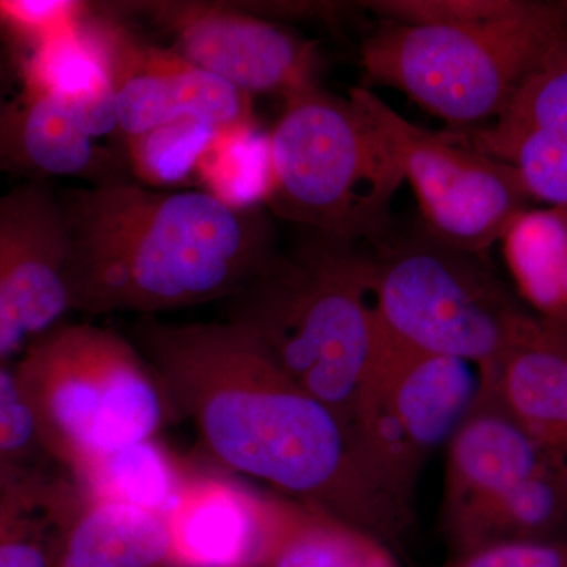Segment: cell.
Listing matches in <instances>:
<instances>
[{
    "mask_svg": "<svg viewBox=\"0 0 567 567\" xmlns=\"http://www.w3.org/2000/svg\"><path fill=\"white\" fill-rule=\"evenodd\" d=\"M128 338L167 410L193 424L224 470L388 546L412 527V496L377 468L350 425L297 385L241 324L137 317Z\"/></svg>",
    "mask_w": 567,
    "mask_h": 567,
    "instance_id": "6da1fadb",
    "label": "cell"
},
{
    "mask_svg": "<svg viewBox=\"0 0 567 567\" xmlns=\"http://www.w3.org/2000/svg\"><path fill=\"white\" fill-rule=\"evenodd\" d=\"M59 196L71 311L148 317L233 298L276 256L260 208L237 210L204 189L118 178Z\"/></svg>",
    "mask_w": 567,
    "mask_h": 567,
    "instance_id": "7a4b0ae2",
    "label": "cell"
},
{
    "mask_svg": "<svg viewBox=\"0 0 567 567\" xmlns=\"http://www.w3.org/2000/svg\"><path fill=\"white\" fill-rule=\"evenodd\" d=\"M229 300L227 319L353 431L354 405L379 339L371 251L309 234Z\"/></svg>",
    "mask_w": 567,
    "mask_h": 567,
    "instance_id": "3957f363",
    "label": "cell"
},
{
    "mask_svg": "<svg viewBox=\"0 0 567 567\" xmlns=\"http://www.w3.org/2000/svg\"><path fill=\"white\" fill-rule=\"evenodd\" d=\"M566 54L567 2L514 0L477 24L382 20L361 44L360 63L369 80L450 125L476 126L494 122L525 81Z\"/></svg>",
    "mask_w": 567,
    "mask_h": 567,
    "instance_id": "277c9868",
    "label": "cell"
},
{
    "mask_svg": "<svg viewBox=\"0 0 567 567\" xmlns=\"http://www.w3.org/2000/svg\"><path fill=\"white\" fill-rule=\"evenodd\" d=\"M270 137L267 205L287 221L341 244L390 234L391 204L405 182L398 153L353 99L319 85L284 96Z\"/></svg>",
    "mask_w": 567,
    "mask_h": 567,
    "instance_id": "5b68a950",
    "label": "cell"
},
{
    "mask_svg": "<svg viewBox=\"0 0 567 567\" xmlns=\"http://www.w3.org/2000/svg\"><path fill=\"white\" fill-rule=\"evenodd\" d=\"M44 453L69 472L87 454L155 439L167 405L128 336L59 323L14 365Z\"/></svg>",
    "mask_w": 567,
    "mask_h": 567,
    "instance_id": "8992f818",
    "label": "cell"
},
{
    "mask_svg": "<svg viewBox=\"0 0 567 567\" xmlns=\"http://www.w3.org/2000/svg\"><path fill=\"white\" fill-rule=\"evenodd\" d=\"M372 297L380 331L420 352L495 374L529 312L483 256L462 251L427 230L372 245Z\"/></svg>",
    "mask_w": 567,
    "mask_h": 567,
    "instance_id": "52a82bcc",
    "label": "cell"
},
{
    "mask_svg": "<svg viewBox=\"0 0 567 567\" xmlns=\"http://www.w3.org/2000/svg\"><path fill=\"white\" fill-rule=\"evenodd\" d=\"M447 443L440 529L450 555L511 540L567 537V472L492 380Z\"/></svg>",
    "mask_w": 567,
    "mask_h": 567,
    "instance_id": "ba28073f",
    "label": "cell"
},
{
    "mask_svg": "<svg viewBox=\"0 0 567 567\" xmlns=\"http://www.w3.org/2000/svg\"><path fill=\"white\" fill-rule=\"evenodd\" d=\"M480 388L472 364L398 344L379 328L354 405V434L377 468L412 496L425 462L445 450L476 404Z\"/></svg>",
    "mask_w": 567,
    "mask_h": 567,
    "instance_id": "9c48e42d",
    "label": "cell"
},
{
    "mask_svg": "<svg viewBox=\"0 0 567 567\" xmlns=\"http://www.w3.org/2000/svg\"><path fill=\"white\" fill-rule=\"evenodd\" d=\"M349 96L386 134L415 192L424 229L436 240L484 257L527 210L529 197L516 169L472 137L421 128L368 87H353Z\"/></svg>",
    "mask_w": 567,
    "mask_h": 567,
    "instance_id": "30bf717a",
    "label": "cell"
},
{
    "mask_svg": "<svg viewBox=\"0 0 567 567\" xmlns=\"http://www.w3.org/2000/svg\"><path fill=\"white\" fill-rule=\"evenodd\" d=\"M112 7L151 21L173 40L171 48L183 58L248 95L287 96L317 84L315 43L244 7L181 0Z\"/></svg>",
    "mask_w": 567,
    "mask_h": 567,
    "instance_id": "8fae6325",
    "label": "cell"
},
{
    "mask_svg": "<svg viewBox=\"0 0 567 567\" xmlns=\"http://www.w3.org/2000/svg\"><path fill=\"white\" fill-rule=\"evenodd\" d=\"M92 29L106 55L123 137L185 118L221 130L256 125L251 95L194 65L174 48L141 39L110 7H95Z\"/></svg>",
    "mask_w": 567,
    "mask_h": 567,
    "instance_id": "7c38bea8",
    "label": "cell"
},
{
    "mask_svg": "<svg viewBox=\"0 0 567 567\" xmlns=\"http://www.w3.org/2000/svg\"><path fill=\"white\" fill-rule=\"evenodd\" d=\"M61 196L44 182L0 196V363L71 311Z\"/></svg>",
    "mask_w": 567,
    "mask_h": 567,
    "instance_id": "4fadbf2b",
    "label": "cell"
},
{
    "mask_svg": "<svg viewBox=\"0 0 567 567\" xmlns=\"http://www.w3.org/2000/svg\"><path fill=\"white\" fill-rule=\"evenodd\" d=\"M279 498L224 475L188 472L164 514L169 567H262Z\"/></svg>",
    "mask_w": 567,
    "mask_h": 567,
    "instance_id": "5bb4252c",
    "label": "cell"
},
{
    "mask_svg": "<svg viewBox=\"0 0 567 567\" xmlns=\"http://www.w3.org/2000/svg\"><path fill=\"white\" fill-rule=\"evenodd\" d=\"M122 169L118 156L96 144L78 107L61 95L18 87L0 111V173L96 185L125 178Z\"/></svg>",
    "mask_w": 567,
    "mask_h": 567,
    "instance_id": "9a60e30c",
    "label": "cell"
},
{
    "mask_svg": "<svg viewBox=\"0 0 567 567\" xmlns=\"http://www.w3.org/2000/svg\"><path fill=\"white\" fill-rule=\"evenodd\" d=\"M484 380L567 472V336L529 312L495 374Z\"/></svg>",
    "mask_w": 567,
    "mask_h": 567,
    "instance_id": "2e32d148",
    "label": "cell"
},
{
    "mask_svg": "<svg viewBox=\"0 0 567 567\" xmlns=\"http://www.w3.org/2000/svg\"><path fill=\"white\" fill-rule=\"evenodd\" d=\"M163 514L82 496L59 536L51 567H169Z\"/></svg>",
    "mask_w": 567,
    "mask_h": 567,
    "instance_id": "e0dca14e",
    "label": "cell"
},
{
    "mask_svg": "<svg viewBox=\"0 0 567 567\" xmlns=\"http://www.w3.org/2000/svg\"><path fill=\"white\" fill-rule=\"evenodd\" d=\"M92 14L78 31L50 41L14 63V69L18 87L70 100L93 140H99L118 132V122L106 55L93 32Z\"/></svg>",
    "mask_w": 567,
    "mask_h": 567,
    "instance_id": "ac0fdd59",
    "label": "cell"
},
{
    "mask_svg": "<svg viewBox=\"0 0 567 567\" xmlns=\"http://www.w3.org/2000/svg\"><path fill=\"white\" fill-rule=\"evenodd\" d=\"M499 244L532 315L567 336V207L518 213Z\"/></svg>",
    "mask_w": 567,
    "mask_h": 567,
    "instance_id": "d6986e66",
    "label": "cell"
},
{
    "mask_svg": "<svg viewBox=\"0 0 567 567\" xmlns=\"http://www.w3.org/2000/svg\"><path fill=\"white\" fill-rule=\"evenodd\" d=\"M186 475L155 439L87 454L65 473L85 498L144 507L163 516Z\"/></svg>",
    "mask_w": 567,
    "mask_h": 567,
    "instance_id": "ffe728a7",
    "label": "cell"
},
{
    "mask_svg": "<svg viewBox=\"0 0 567 567\" xmlns=\"http://www.w3.org/2000/svg\"><path fill=\"white\" fill-rule=\"evenodd\" d=\"M262 567H402L388 544L316 507L279 498Z\"/></svg>",
    "mask_w": 567,
    "mask_h": 567,
    "instance_id": "44dd1931",
    "label": "cell"
},
{
    "mask_svg": "<svg viewBox=\"0 0 567 567\" xmlns=\"http://www.w3.org/2000/svg\"><path fill=\"white\" fill-rule=\"evenodd\" d=\"M200 189L237 208L256 210L271 186L270 137L257 125L219 130L197 169Z\"/></svg>",
    "mask_w": 567,
    "mask_h": 567,
    "instance_id": "7402d4cb",
    "label": "cell"
},
{
    "mask_svg": "<svg viewBox=\"0 0 567 567\" xmlns=\"http://www.w3.org/2000/svg\"><path fill=\"white\" fill-rule=\"evenodd\" d=\"M213 123L185 118L125 137L126 166L136 182L167 189L196 181L205 153L219 133Z\"/></svg>",
    "mask_w": 567,
    "mask_h": 567,
    "instance_id": "603a6c76",
    "label": "cell"
},
{
    "mask_svg": "<svg viewBox=\"0 0 567 567\" xmlns=\"http://www.w3.org/2000/svg\"><path fill=\"white\" fill-rule=\"evenodd\" d=\"M81 502L69 477L0 522V567H51L59 536Z\"/></svg>",
    "mask_w": 567,
    "mask_h": 567,
    "instance_id": "cb8c5ba5",
    "label": "cell"
},
{
    "mask_svg": "<svg viewBox=\"0 0 567 567\" xmlns=\"http://www.w3.org/2000/svg\"><path fill=\"white\" fill-rule=\"evenodd\" d=\"M92 3L80 0H0V44L13 63L87 22Z\"/></svg>",
    "mask_w": 567,
    "mask_h": 567,
    "instance_id": "d4e9b609",
    "label": "cell"
},
{
    "mask_svg": "<svg viewBox=\"0 0 567 567\" xmlns=\"http://www.w3.org/2000/svg\"><path fill=\"white\" fill-rule=\"evenodd\" d=\"M47 462L50 457L14 369L0 363V477L47 468Z\"/></svg>",
    "mask_w": 567,
    "mask_h": 567,
    "instance_id": "484cf974",
    "label": "cell"
},
{
    "mask_svg": "<svg viewBox=\"0 0 567 567\" xmlns=\"http://www.w3.org/2000/svg\"><path fill=\"white\" fill-rule=\"evenodd\" d=\"M514 0H374L364 9L385 21L415 25H468L494 20L513 7Z\"/></svg>",
    "mask_w": 567,
    "mask_h": 567,
    "instance_id": "4316f807",
    "label": "cell"
},
{
    "mask_svg": "<svg viewBox=\"0 0 567 567\" xmlns=\"http://www.w3.org/2000/svg\"><path fill=\"white\" fill-rule=\"evenodd\" d=\"M440 567H567V537L492 544L450 555Z\"/></svg>",
    "mask_w": 567,
    "mask_h": 567,
    "instance_id": "83f0119b",
    "label": "cell"
},
{
    "mask_svg": "<svg viewBox=\"0 0 567 567\" xmlns=\"http://www.w3.org/2000/svg\"><path fill=\"white\" fill-rule=\"evenodd\" d=\"M18 89V74L9 52L0 44V111L10 102Z\"/></svg>",
    "mask_w": 567,
    "mask_h": 567,
    "instance_id": "f1b7e54d",
    "label": "cell"
},
{
    "mask_svg": "<svg viewBox=\"0 0 567 567\" xmlns=\"http://www.w3.org/2000/svg\"><path fill=\"white\" fill-rule=\"evenodd\" d=\"M9 484L0 483V516H2L3 509H6L7 496H9Z\"/></svg>",
    "mask_w": 567,
    "mask_h": 567,
    "instance_id": "f546056e",
    "label": "cell"
}]
</instances>
